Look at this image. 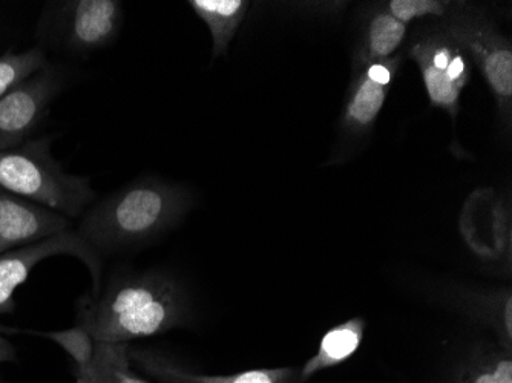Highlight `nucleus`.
I'll return each instance as SVG.
<instances>
[{"instance_id": "1", "label": "nucleus", "mask_w": 512, "mask_h": 383, "mask_svg": "<svg viewBox=\"0 0 512 383\" xmlns=\"http://www.w3.org/2000/svg\"><path fill=\"white\" fill-rule=\"evenodd\" d=\"M188 293L160 272L119 276L102 295L82 302L79 325L96 342L126 344L191 322Z\"/></svg>"}, {"instance_id": "2", "label": "nucleus", "mask_w": 512, "mask_h": 383, "mask_svg": "<svg viewBox=\"0 0 512 383\" xmlns=\"http://www.w3.org/2000/svg\"><path fill=\"white\" fill-rule=\"evenodd\" d=\"M192 206L186 187L138 178L89 209L77 232L97 252L142 246L177 226Z\"/></svg>"}, {"instance_id": "3", "label": "nucleus", "mask_w": 512, "mask_h": 383, "mask_svg": "<svg viewBox=\"0 0 512 383\" xmlns=\"http://www.w3.org/2000/svg\"><path fill=\"white\" fill-rule=\"evenodd\" d=\"M50 148V138H39L0 152V189L63 217H80L96 198L91 180L65 172Z\"/></svg>"}, {"instance_id": "4", "label": "nucleus", "mask_w": 512, "mask_h": 383, "mask_svg": "<svg viewBox=\"0 0 512 383\" xmlns=\"http://www.w3.org/2000/svg\"><path fill=\"white\" fill-rule=\"evenodd\" d=\"M448 33L462 45L496 100L503 128L512 125V45L493 16L479 5L453 2L444 19Z\"/></svg>"}, {"instance_id": "5", "label": "nucleus", "mask_w": 512, "mask_h": 383, "mask_svg": "<svg viewBox=\"0 0 512 383\" xmlns=\"http://www.w3.org/2000/svg\"><path fill=\"white\" fill-rule=\"evenodd\" d=\"M407 56L421 71L430 105L447 112L456 123L460 97L473 79V63L462 45L448 33L444 20L417 28Z\"/></svg>"}, {"instance_id": "6", "label": "nucleus", "mask_w": 512, "mask_h": 383, "mask_svg": "<svg viewBox=\"0 0 512 383\" xmlns=\"http://www.w3.org/2000/svg\"><path fill=\"white\" fill-rule=\"evenodd\" d=\"M76 256L88 267L94 282V296L99 295L102 262L99 252L77 230H66L30 246L19 247L0 255V313L14 310L13 296L17 287L27 281L34 267L51 256Z\"/></svg>"}, {"instance_id": "7", "label": "nucleus", "mask_w": 512, "mask_h": 383, "mask_svg": "<svg viewBox=\"0 0 512 383\" xmlns=\"http://www.w3.org/2000/svg\"><path fill=\"white\" fill-rule=\"evenodd\" d=\"M402 54L371 63L352 73L339 122L341 140L345 143L364 140L375 128L401 69Z\"/></svg>"}, {"instance_id": "8", "label": "nucleus", "mask_w": 512, "mask_h": 383, "mask_svg": "<svg viewBox=\"0 0 512 383\" xmlns=\"http://www.w3.org/2000/svg\"><path fill=\"white\" fill-rule=\"evenodd\" d=\"M54 10V34L74 53H91L111 45L122 28L123 5L117 0H69Z\"/></svg>"}, {"instance_id": "9", "label": "nucleus", "mask_w": 512, "mask_h": 383, "mask_svg": "<svg viewBox=\"0 0 512 383\" xmlns=\"http://www.w3.org/2000/svg\"><path fill=\"white\" fill-rule=\"evenodd\" d=\"M57 89L59 83L53 69L43 66L0 99V152L22 145L36 129Z\"/></svg>"}, {"instance_id": "10", "label": "nucleus", "mask_w": 512, "mask_h": 383, "mask_svg": "<svg viewBox=\"0 0 512 383\" xmlns=\"http://www.w3.org/2000/svg\"><path fill=\"white\" fill-rule=\"evenodd\" d=\"M77 364L92 383H149L129 367V348L126 344L96 342L80 327L48 334Z\"/></svg>"}, {"instance_id": "11", "label": "nucleus", "mask_w": 512, "mask_h": 383, "mask_svg": "<svg viewBox=\"0 0 512 383\" xmlns=\"http://www.w3.org/2000/svg\"><path fill=\"white\" fill-rule=\"evenodd\" d=\"M66 230H71L69 218L0 189V255Z\"/></svg>"}, {"instance_id": "12", "label": "nucleus", "mask_w": 512, "mask_h": 383, "mask_svg": "<svg viewBox=\"0 0 512 383\" xmlns=\"http://www.w3.org/2000/svg\"><path fill=\"white\" fill-rule=\"evenodd\" d=\"M407 25L394 19L384 5L371 8L362 17L361 30L353 54V73L371 63L390 59L398 54L407 39Z\"/></svg>"}, {"instance_id": "13", "label": "nucleus", "mask_w": 512, "mask_h": 383, "mask_svg": "<svg viewBox=\"0 0 512 383\" xmlns=\"http://www.w3.org/2000/svg\"><path fill=\"white\" fill-rule=\"evenodd\" d=\"M365 327L364 319L353 318L330 328L322 336L315 356L299 368V383L307 382L315 374L352 359L364 341Z\"/></svg>"}, {"instance_id": "14", "label": "nucleus", "mask_w": 512, "mask_h": 383, "mask_svg": "<svg viewBox=\"0 0 512 383\" xmlns=\"http://www.w3.org/2000/svg\"><path fill=\"white\" fill-rule=\"evenodd\" d=\"M140 361L155 373L171 377L183 383H299V368H260V370L241 371L230 376H207V374L189 373L172 365L168 359L151 353H134Z\"/></svg>"}, {"instance_id": "15", "label": "nucleus", "mask_w": 512, "mask_h": 383, "mask_svg": "<svg viewBox=\"0 0 512 383\" xmlns=\"http://www.w3.org/2000/svg\"><path fill=\"white\" fill-rule=\"evenodd\" d=\"M246 0H191L189 7L206 23L212 37V54L224 56L246 19Z\"/></svg>"}, {"instance_id": "16", "label": "nucleus", "mask_w": 512, "mask_h": 383, "mask_svg": "<svg viewBox=\"0 0 512 383\" xmlns=\"http://www.w3.org/2000/svg\"><path fill=\"white\" fill-rule=\"evenodd\" d=\"M450 383H512V351L483 344L463 362Z\"/></svg>"}, {"instance_id": "17", "label": "nucleus", "mask_w": 512, "mask_h": 383, "mask_svg": "<svg viewBox=\"0 0 512 383\" xmlns=\"http://www.w3.org/2000/svg\"><path fill=\"white\" fill-rule=\"evenodd\" d=\"M45 66V54L39 48L7 53L0 57V99L17 85L30 79Z\"/></svg>"}, {"instance_id": "18", "label": "nucleus", "mask_w": 512, "mask_h": 383, "mask_svg": "<svg viewBox=\"0 0 512 383\" xmlns=\"http://www.w3.org/2000/svg\"><path fill=\"white\" fill-rule=\"evenodd\" d=\"M453 2L447 0H390L384 8L399 22L407 25L419 19L444 20Z\"/></svg>"}, {"instance_id": "19", "label": "nucleus", "mask_w": 512, "mask_h": 383, "mask_svg": "<svg viewBox=\"0 0 512 383\" xmlns=\"http://www.w3.org/2000/svg\"><path fill=\"white\" fill-rule=\"evenodd\" d=\"M14 359H16V351H14L13 345L0 333V364L14 361Z\"/></svg>"}, {"instance_id": "20", "label": "nucleus", "mask_w": 512, "mask_h": 383, "mask_svg": "<svg viewBox=\"0 0 512 383\" xmlns=\"http://www.w3.org/2000/svg\"><path fill=\"white\" fill-rule=\"evenodd\" d=\"M76 376V383H92V380L89 379V377L86 376L85 373H82V371L77 370Z\"/></svg>"}, {"instance_id": "21", "label": "nucleus", "mask_w": 512, "mask_h": 383, "mask_svg": "<svg viewBox=\"0 0 512 383\" xmlns=\"http://www.w3.org/2000/svg\"><path fill=\"white\" fill-rule=\"evenodd\" d=\"M0 333H2V327H0Z\"/></svg>"}]
</instances>
